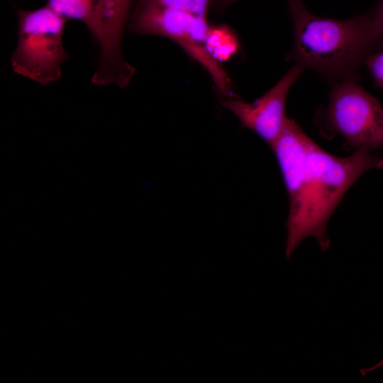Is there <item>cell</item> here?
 <instances>
[{
	"mask_svg": "<svg viewBox=\"0 0 383 383\" xmlns=\"http://www.w3.org/2000/svg\"><path fill=\"white\" fill-rule=\"evenodd\" d=\"M16 10L18 42L11 57L13 72L43 86L58 80L61 65L70 57L62 45L67 20L47 4L34 10Z\"/></svg>",
	"mask_w": 383,
	"mask_h": 383,
	"instance_id": "4",
	"label": "cell"
},
{
	"mask_svg": "<svg viewBox=\"0 0 383 383\" xmlns=\"http://www.w3.org/2000/svg\"><path fill=\"white\" fill-rule=\"evenodd\" d=\"M133 8L128 22L130 31L172 40L209 74L222 99L235 96L230 76L206 48L211 26L206 17L174 9L138 5Z\"/></svg>",
	"mask_w": 383,
	"mask_h": 383,
	"instance_id": "5",
	"label": "cell"
},
{
	"mask_svg": "<svg viewBox=\"0 0 383 383\" xmlns=\"http://www.w3.org/2000/svg\"><path fill=\"white\" fill-rule=\"evenodd\" d=\"M271 148L289 197L287 258L309 237L326 251L331 245L328 223L335 208L364 173L383 168V157L369 150H356L348 157L333 155L289 117Z\"/></svg>",
	"mask_w": 383,
	"mask_h": 383,
	"instance_id": "1",
	"label": "cell"
},
{
	"mask_svg": "<svg viewBox=\"0 0 383 383\" xmlns=\"http://www.w3.org/2000/svg\"><path fill=\"white\" fill-rule=\"evenodd\" d=\"M101 0H48L47 5L68 20L82 21L91 34L94 30Z\"/></svg>",
	"mask_w": 383,
	"mask_h": 383,
	"instance_id": "8",
	"label": "cell"
},
{
	"mask_svg": "<svg viewBox=\"0 0 383 383\" xmlns=\"http://www.w3.org/2000/svg\"><path fill=\"white\" fill-rule=\"evenodd\" d=\"M304 70L294 65L274 86L253 102L235 96L222 99L221 104L239 120L243 128L252 131L271 147L286 123L289 91Z\"/></svg>",
	"mask_w": 383,
	"mask_h": 383,
	"instance_id": "7",
	"label": "cell"
},
{
	"mask_svg": "<svg viewBox=\"0 0 383 383\" xmlns=\"http://www.w3.org/2000/svg\"><path fill=\"white\" fill-rule=\"evenodd\" d=\"M370 13L374 27L383 35V1L379 2Z\"/></svg>",
	"mask_w": 383,
	"mask_h": 383,
	"instance_id": "12",
	"label": "cell"
},
{
	"mask_svg": "<svg viewBox=\"0 0 383 383\" xmlns=\"http://www.w3.org/2000/svg\"><path fill=\"white\" fill-rule=\"evenodd\" d=\"M382 366H383V357L379 362L375 364L374 366H372L371 367H369V368L361 369L360 370V372L361 374L363 377H365L367 373H369V372H370L372 371L376 370L380 368Z\"/></svg>",
	"mask_w": 383,
	"mask_h": 383,
	"instance_id": "13",
	"label": "cell"
},
{
	"mask_svg": "<svg viewBox=\"0 0 383 383\" xmlns=\"http://www.w3.org/2000/svg\"><path fill=\"white\" fill-rule=\"evenodd\" d=\"M374 82V84L383 89V51H377L371 54L365 60Z\"/></svg>",
	"mask_w": 383,
	"mask_h": 383,
	"instance_id": "11",
	"label": "cell"
},
{
	"mask_svg": "<svg viewBox=\"0 0 383 383\" xmlns=\"http://www.w3.org/2000/svg\"><path fill=\"white\" fill-rule=\"evenodd\" d=\"M135 0H101L96 26L91 34L99 47L92 78L101 85L122 84L135 70L123 57L122 38Z\"/></svg>",
	"mask_w": 383,
	"mask_h": 383,
	"instance_id": "6",
	"label": "cell"
},
{
	"mask_svg": "<svg viewBox=\"0 0 383 383\" xmlns=\"http://www.w3.org/2000/svg\"><path fill=\"white\" fill-rule=\"evenodd\" d=\"M235 1L237 0H221V3L225 5V4H231Z\"/></svg>",
	"mask_w": 383,
	"mask_h": 383,
	"instance_id": "14",
	"label": "cell"
},
{
	"mask_svg": "<svg viewBox=\"0 0 383 383\" xmlns=\"http://www.w3.org/2000/svg\"><path fill=\"white\" fill-rule=\"evenodd\" d=\"M213 0H135V5L151 6L188 11L206 17Z\"/></svg>",
	"mask_w": 383,
	"mask_h": 383,
	"instance_id": "10",
	"label": "cell"
},
{
	"mask_svg": "<svg viewBox=\"0 0 383 383\" xmlns=\"http://www.w3.org/2000/svg\"><path fill=\"white\" fill-rule=\"evenodd\" d=\"M206 45L209 53L221 62L235 55L238 49V40L229 27L211 26L206 36Z\"/></svg>",
	"mask_w": 383,
	"mask_h": 383,
	"instance_id": "9",
	"label": "cell"
},
{
	"mask_svg": "<svg viewBox=\"0 0 383 383\" xmlns=\"http://www.w3.org/2000/svg\"><path fill=\"white\" fill-rule=\"evenodd\" d=\"M313 121L323 137L340 136L347 150L383 149V107L357 81L334 84Z\"/></svg>",
	"mask_w": 383,
	"mask_h": 383,
	"instance_id": "3",
	"label": "cell"
},
{
	"mask_svg": "<svg viewBox=\"0 0 383 383\" xmlns=\"http://www.w3.org/2000/svg\"><path fill=\"white\" fill-rule=\"evenodd\" d=\"M288 5L294 34L288 60L333 84L357 81L360 67L383 48V35L374 27L370 11L335 20L313 15L301 0H288Z\"/></svg>",
	"mask_w": 383,
	"mask_h": 383,
	"instance_id": "2",
	"label": "cell"
}]
</instances>
